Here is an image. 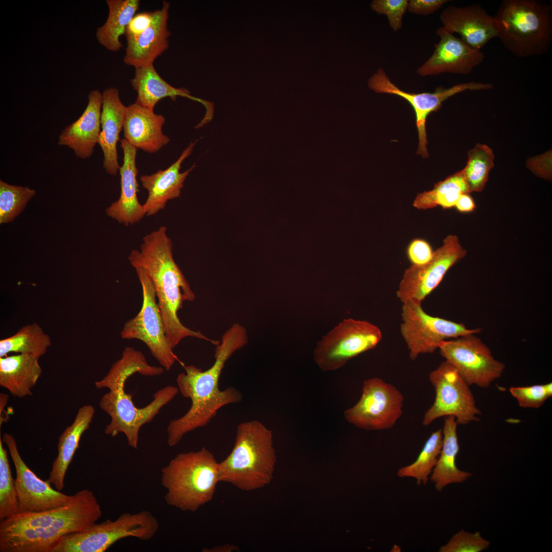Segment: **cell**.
<instances>
[{
	"instance_id": "obj_1",
	"label": "cell",
	"mask_w": 552,
	"mask_h": 552,
	"mask_svg": "<svg viewBox=\"0 0 552 552\" xmlns=\"http://www.w3.org/2000/svg\"><path fill=\"white\" fill-rule=\"evenodd\" d=\"M247 341L245 328L235 323L217 345L211 367L202 371L194 365H183L185 372L178 375L176 383L179 392L191 400V405L184 415L169 423L167 431L169 446L178 444L186 434L206 425L222 407L241 401L242 394L237 389L229 386L220 390L218 383L225 362Z\"/></svg>"
},
{
	"instance_id": "obj_2",
	"label": "cell",
	"mask_w": 552,
	"mask_h": 552,
	"mask_svg": "<svg viewBox=\"0 0 552 552\" xmlns=\"http://www.w3.org/2000/svg\"><path fill=\"white\" fill-rule=\"evenodd\" d=\"M102 514L94 492L83 489L61 507L0 521V551L49 552L61 538L89 527Z\"/></svg>"
},
{
	"instance_id": "obj_3",
	"label": "cell",
	"mask_w": 552,
	"mask_h": 552,
	"mask_svg": "<svg viewBox=\"0 0 552 552\" xmlns=\"http://www.w3.org/2000/svg\"><path fill=\"white\" fill-rule=\"evenodd\" d=\"M172 245L167 228L162 226L143 237L139 249L131 251L129 261L134 268L144 269L151 280L166 334L173 349L187 337L217 344L219 341L185 327L178 317L183 302L193 301L195 295L173 258Z\"/></svg>"
},
{
	"instance_id": "obj_4",
	"label": "cell",
	"mask_w": 552,
	"mask_h": 552,
	"mask_svg": "<svg viewBox=\"0 0 552 552\" xmlns=\"http://www.w3.org/2000/svg\"><path fill=\"white\" fill-rule=\"evenodd\" d=\"M158 373V367L149 364L142 352L128 347L106 376L95 382L97 388L109 389L99 402L100 407L111 418L104 430L106 434L114 437L122 433L126 436L128 445L137 448L141 428L152 421L179 390L173 385L165 386L153 394V399L149 404L139 408L134 405L132 396L125 392V382L135 373L153 377Z\"/></svg>"
},
{
	"instance_id": "obj_5",
	"label": "cell",
	"mask_w": 552,
	"mask_h": 552,
	"mask_svg": "<svg viewBox=\"0 0 552 552\" xmlns=\"http://www.w3.org/2000/svg\"><path fill=\"white\" fill-rule=\"evenodd\" d=\"M275 462L272 431L256 420L242 422L232 451L218 463L220 482L246 492L261 489L272 479Z\"/></svg>"
},
{
	"instance_id": "obj_6",
	"label": "cell",
	"mask_w": 552,
	"mask_h": 552,
	"mask_svg": "<svg viewBox=\"0 0 552 552\" xmlns=\"http://www.w3.org/2000/svg\"><path fill=\"white\" fill-rule=\"evenodd\" d=\"M504 47L521 58L541 56L552 41V6L538 0H503L494 16Z\"/></svg>"
},
{
	"instance_id": "obj_7",
	"label": "cell",
	"mask_w": 552,
	"mask_h": 552,
	"mask_svg": "<svg viewBox=\"0 0 552 552\" xmlns=\"http://www.w3.org/2000/svg\"><path fill=\"white\" fill-rule=\"evenodd\" d=\"M218 463L205 447L180 453L162 469L164 498L170 506L195 512L211 501L220 482Z\"/></svg>"
},
{
	"instance_id": "obj_8",
	"label": "cell",
	"mask_w": 552,
	"mask_h": 552,
	"mask_svg": "<svg viewBox=\"0 0 552 552\" xmlns=\"http://www.w3.org/2000/svg\"><path fill=\"white\" fill-rule=\"evenodd\" d=\"M159 526L157 519L149 511L123 513L114 520L96 523L84 531L64 536L49 552H104L123 538L150 540Z\"/></svg>"
},
{
	"instance_id": "obj_9",
	"label": "cell",
	"mask_w": 552,
	"mask_h": 552,
	"mask_svg": "<svg viewBox=\"0 0 552 552\" xmlns=\"http://www.w3.org/2000/svg\"><path fill=\"white\" fill-rule=\"evenodd\" d=\"M382 338L376 325L365 320L344 319L318 342L314 359L322 371H335L351 359L374 349Z\"/></svg>"
},
{
	"instance_id": "obj_10",
	"label": "cell",
	"mask_w": 552,
	"mask_h": 552,
	"mask_svg": "<svg viewBox=\"0 0 552 552\" xmlns=\"http://www.w3.org/2000/svg\"><path fill=\"white\" fill-rule=\"evenodd\" d=\"M135 269L142 287L143 305L136 315L124 324L121 335L124 339L143 341L159 364L169 371L176 361L181 362L166 335L152 282L144 269Z\"/></svg>"
},
{
	"instance_id": "obj_11",
	"label": "cell",
	"mask_w": 552,
	"mask_h": 552,
	"mask_svg": "<svg viewBox=\"0 0 552 552\" xmlns=\"http://www.w3.org/2000/svg\"><path fill=\"white\" fill-rule=\"evenodd\" d=\"M435 391L432 405L424 416L422 424L428 426L442 417L453 416L458 424L479 421L481 415L469 385L455 368L445 360L429 376Z\"/></svg>"
},
{
	"instance_id": "obj_12",
	"label": "cell",
	"mask_w": 552,
	"mask_h": 552,
	"mask_svg": "<svg viewBox=\"0 0 552 552\" xmlns=\"http://www.w3.org/2000/svg\"><path fill=\"white\" fill-rule=\"evenodd\" d=\"M400 332L415 360L420 354L432 353L442 341L469 334H477L480 329H468L464 324L427 313L422 303L402 304Z\"/></svg>"
},
{
	"instance_id": "obj_13",
	"label": "cell",
	"mask_w": 552,
	"mask_h": 552,
	"mask_svg": "<svg viewBox=\"0 0 552 552\" xmlns=\"http://www.w3.org/2000/svg\"><path fill=\"white\" fill-rule=\"evenodd\" d=\"M404 397L393 385L378 377L365 380L358 401L344 412L355 427L370 430L393 427L402 415Z\"/></svg>"
},
{
	"instance_id": "obj_14",
	"label": "cell",
	"mask_w": 552,
	"mask_h": 552,
	"mask_svg": "<svg viewBox=\"0 0 552 552\" xmlns=\"http://www.w3.org/2000/svg\"><path fill=\"white\" fill-rule=\"evenodd\" d=\"M475 334L443 341L438 349L469 386L486 388L501 377L505 366L494 358L488 347Z\"/></svg>"
},
{
	"instance_id": "obj_15",
	"label": "cell",
	"mask_w": 552,
	"mask_h": 552,
	"mask_svg": "<svg viewBox=\"0 0 552 552\" xmlns=\"http://www.w3.org/2000/svg\"><path fill=\"white\" fill-rule=\"evenodd\" d=\"M467 251L457 236H447L426 263L405 269L396 294L402 304L422 303L440 284L448 270L465 257Z\"/></svg>"
},
{
	"instance_id": "obj_16",
	"label": "cell",
	"mask_w": 552,
	"mask_h": 552,
	"mask_svg": "<svg viewBox=\"0 0 552 552\" xmlns=\"http://www.w3.org/2000/svg\"><path fill=\"white\" fill-rule=\"evenodd\" d=\"M368 85L376 93L398 96L411 105L416 114L419 136L417 153L424 158L428 156L426 131V122L428 116L440 109L445 100L458 93L466 90H489L494 87L491 83L471 81L458 83L449 88L439 86L433 93H408L401 89L393 83L382 68H379L370 78Z\"/></svg>"
},
{
	"instance_id": "obj_17",
	"label": "cell",
	"mask_w": 552,
	"mask_h": 552,
	"mask_svg": "<svg viewBox=\"0 0 552 552\" xmlns=\"http://www.w3.org/2000/svg\"><path fill=\"white\" fill-rule=\"evenodd\" d=\"M16 470L17 498L21 512L34 513L57 508L68 503V495L53 489L48 480L39 478L21 458L15 438L8 433L3 436Z\"/></svg>"
},
{
	"instance_id": "obj_18",
	"label": "cell",
	"mask_w": 552,
	"mask_h": 552,
	"mask_svg": "<svg viewBox=\"0 0 552 552\" xmlns=\"http://www.w3.org/2000/svg\"><path fill=\"white\" fill-rule=\"evenodd\" d=\"M436 34L440 40L431 56L418 68L419 75H468L484 61L485 55L481 50L471 48L442 26L436 30Z\"/></svg>"
},
{
	"instance_id": "obj_19",
	"label": "cell",
	"mask_w": 552,
	"mask_h": 552,
	"mask_svg": "<svg viewBox=\"0 0 552 552\" xmlns=\"http://www.w3.org/2000/svg\"><path fill=\"white\" fill-rule=\"evenodd\" d=\"M440 18L444 29L452 34H458L463 41L476 50H481L497 37L494 17L478 4L464 7L449 6L442 12Z\"/></svg>"
},
{
	"instance_id": "obj_20",
	"label": "cell",
	"mask_w": 552,
	"mask_h": 552,
	"mask_svg": "<svg viewBox=\"0 0 552 552\" xmlns=\"http://www.w3.org/2000/svg\"><path fill=\"white\" fill-rule=\"evenodd\" d=\"M196 142H191L177 160L167 169L141 176L142 186L148 193L143 204L146 216L156 214L165 208L169 200L180 196L186 179L195 167L194 164L188 170L180 172L181 164L191 155Z\"/></svg>"
},
{
	"instance_id": "obj_21",
	"label": "cell",
	"mask_w": 552,
	"mask_h": 552,
	"mask_svg": "<svg viewBox=\"0 0 552 552\" xmlns=\"http://www.w3.org/2000/svg\"><path fill=\"white\" fill-rule=\"evenodd\" d=\"M123 151V163L119 171L121 176L120 197L106 209L109 217L125 225H133L146 215L143 205L137 198L138 170L136 166L137 149L125 139L121 141Z\"/></svg>"
},
{
	"instance_id": "obj_22",
	"label": "cell",
	"mask_w": 552,
	"mask_h": 552,
	"mask_svg": "<svg viewBox=\"0 0 552 552\" xmlns=\"http://www.w3.org/2000/svg\"><path fill=\"white\" fill-rule=\"evenodd\" d=\"M170 4L163 1L160 9L156 10V16L151 25L141 34L126 36L127 46L124 62L135 68L153 64L155 60L169 46L171 35L168 29Z\"/></svg>"
},
{
	"instance_id": "obj_23",
	"label": "cell",
	"mask_w": 552,
	"mask_h": 552,
	"mask_svg": "<svg viewBox=\"0 0 552 552\" xmlns=\"http://www.w3.org/2000/svg\"><path fill=\"white\" fill-rule=\"evenodd\" d=\"M102 104V93L97 89L91 91L84 111L76 121L62 130L58 145L71 149L78 158H88L98 144L101 132Z\"/></svg>"
},
{
	"instance_id": "obj_24",
	"label": "cell",
	"mask_w": 552,
	"mask_h": 552,
	"mask_svg": "<svg viewBox=\"0 0 552 552\" xmlns=\"http://www.w3.org/2000/svg\"><path fill=\"white\" fill-rule=\"evenodd\" d=\"M102 95L101 127L98 144L104 156L103 166L111 175L120 169L117 145L120 133L123 129L127 111L121 101L119 90L115 87L105 89Z\"/></svg>"
},
{
	"instance_id": "obj_25",
	"label": "cell",
	"mask_w": 552,
	"mask_h": 552,
	"mask_svg": "<svg viewBox=\"0 0 552 552\" xmlns=\"http://www.w3.org/2000/svg\"><path fill=\"white\" fill-rule=\"evenodd\" d=\"M165 119L162 114L134 103L127 106L123 127L124 136L136 149L152 153L169 143L162 127Z\"/></svg>"
},
{
	"instance_id": "obj_26",
	"label": "cell",
	"mask_w": 552,
	"mask_h": 552,
	"mask_svg": "<svg viewBox=\"0 0 552 552\" xmlns=\"http://www.w3.org/2000/svg\"><path fill=\"white\" fill-rule=\"evenodd\" d=\"M95 412L92 405L81 406L73 423L65 428L58 439V454L47 479L58 491H62L64 487V478L68 466L79 447L82 434L89 428Z\"/></svg>"
},
{
	"instance_id": "obj_27",
	"label": "cell",
	"mask_w": 552,
	"mask_h": 552,
	"mask_svg": "<svg viewBox=\"0 0 552 552\" xmlns=\"http://www.w3.org/2000/svg\"><path fill=\"white\" fill-rule=\"evenodd\" d=\"M39 359L24 354L0 357L1 386L14 397L32 396V389L42 373Z\"/></svg>"
},
{
	"instance_id": "obj_28",
	"label": "cell",
	"mask_w": 552,
	"mask_h": 552,
	"mask_svg": "<svg viewBox=\"0 0 552 552\" xmlns=\"http://www.w3.org/2000/svg\"><path fill=\"white\" fill-rule=\"evenodd\" d=\"M130 83L137 93L135 103L152 111L162 99L170 97L175 100L177 96L200 102L206 109L211 105L209 102L191 96L187 89L171 86L159 76L153 64L135 68L134 76L130 80Z\"/></svg>"
},
{
	"instance_id": "obj_29",
	"label": "cell",
	"mask_w": 552,
	"mask_h": 552,
	"mask_svg": "<svg viewBox=\"0 0 552 552\" xmlns=\"http://www.w3.org/2000/svg\"><path fill=\"white\" fill-rule=\"evenodd\" d=\"M457 424L454 417H445L442 430V448L430 477L436 490L439 492L449 484L465 481L472 475L469 472L459 470L456 465V458L459 450Z\"/></svg>"
},
{
	"instance_id": "obj_30",
	"label": "cell",
	"mask_w": 552,
	"mask_h": 552,
	"mask_svg": "<svg viewBox=\"0 0 552 552\" xmlns=\"http://www.w3.org/2000/svg\"><path fill=\"white\" fill-rule=\"evenodd\" d=\"M108 15L103 26L98 28L96 37L107 50L117 52L123 47L120 37L125 35L128 25L139 10V0H107Z\"/></svg>"
},
{
	"instance_id": "obj_31",
	"label": "cell",
	"mask_w": 552,
	"mask_h": 552,
	"mask_svg": "<svg viewBox=\"0 0 552 552\" xmlns=\"http://www.w3.org/2000/svg\"><path fill=\"white\" fill-rule=\"evenodd\" d=\"M471 192L461 170L435 183L432 190L418 194L413 206L419 210L432 209L438 205L443 209H450L455 206L462 194Z\"/></svg>"
},
{
	"instance_id": "obj_32",
	"label": "cell",
	"mask_w": 552,
	"mask_h": 552,
	"mask_svg": "<svg viewBox=\"0 0 552 552\" xmlns=\"http://www.w3.org/2000/svg\"><path fill=\"white\" fill-rule=\"evenodd\" d=\"M51 344L49 335L34 323L22 326L14 334L0 340V357L14 352L40 358Z\"/></svg>"
},
{
	"instance_id": "obj_33",
	"label": "cell",
	"mask_w": 552,
	"mask_h": 552,
	"mask_svg": "<svg viewBox=\"0 0 552 552\" xmlns=\"http://www.w3.org/2000/svg\"><path fill=\"white\" fill-rule=\"evenodd\" d=\"M442 430L433 432L425 442L417 459L412 464L402 467L397 472L400 477L416 479L418 485H426L428 476L435 467L442 446Z\"/></svg>"
},
{
	"instance_id": "obj_34",
	"label": "cell",
	"mask_w": 552,
	"mask_h": 552,
	"mask_svg": "<svg viewBox=\"0 0 552 552\" xmlns=\"http://www.w3.org/2000/svg\"><path fill=\"white\" fill-rule=\"evenodd\" d=\"M466 167L462 170L471 192H481L488 179L490 170L494 166V155L487 145L477 144L468 152Z\"/></svg>"
},
{
	"instance_id": "obj_35",
	"label": "cell",
	"mask_w": 552,
	"mask_h": 552,
	"mask_svg": "<svg viewBox=\"0 0 552 552\" xmlns=\"http://www.w3.org/2000/svg\"><path fill=\"white\" fill-rule=\"evenodd\" d=\"M21 513L7 451L0 437V521Z\"/></svg>"
},
{
	"instance_id": "obj_36",
	"label": "cell",
	"mask_w": 552,
	"mask_h": 552,
	"mask_svg": "<svg viewBox=\"0 0 552 552\" xmlns=\"http://www.w3.org/2000/svg\"><path fill=\"white\" fill-rule=\"evenodd\" d=\"M36 192L0 180V223L11 222L24 209Z\"/></svg>"
},
{
	"instance_id": "obj_37",
	"label": "cell",
	"mask_w": 552,
	"mask_h": 552,
	"mask_svg": "<svg viewBox=\"0 0 552 552\" xmlns=\"http://www.w3.org/2000/svg\"><path fill=\"white\" fill-rule=\"evenodd\" d=\"M511 394L523 408H538L552 396V383L527 386H512Z\"/></svg>"
},
{
	"instance_id": "obj_38",
	"label": "cell",
	"mask_w": 552,
	"mask_h": 552,
	"mask_svg": "<svg viewBox=\"0 0 552 552\" xmlns=\"http://www.w3.org/2000/svg\"><path fill=\"white\" fill-rule=\"evenodd\" d=\"M490 542L479 532L474 533L463 530L454 535L449 542L441 547L440 552H480L487 549Z\"/></svg>"
},
{
	"instance_id": "obj_39",
	"label": "cell",
	"mask_w": 552,
	"mask_h": 552,
	"mask_svg": "<svg viewBox=\"0 0 552 552\" xmlns=\"http://www.w3.org/2000/svg\"><path fill=\"white\" fill-rule=\"evenodd\" d=\"M407 0H375L370 6L379 14L385 15L390 28L395 32L402 27L403 16L407 10Z\"/></svg>"
},
{
	"instance_id": "obj_40",
	"label": "cell",
	"mask_w": 552,
	"mask_h": 552,
	"mask_svg": "<svg viewBox=\"0 0 552 552\" xmlns=\"http://www.w3.org/2000/svg\"><path fill=\"white\" fill-rule=\"evenodd\" d=\"M433 252L430 244L420 239L413 240L408 246L407 254L412 265H421L431 260Z\"/></svg>"
},
{
	"instance_id": "obj_41",
	"label": "cell",
	"mask_w": 552,
	"mask_h": 552,
	"mask_svg": "<svg viewBox=\"0 0 552 552\" xmlns=\"http://www.w3.org/2000/svg\"><path fill=\"white\" fill-rule=\"evenodd\" d=\"M156 12L155 10L136 14L127 26L125 35L126 37L135 36L141 34L151 25L156 16Z\"/></svg>"
},
{
	"instance_id": "obj_42",
	"label": "cell",
	"mask_w": 552,
	"mask_h": 552,
	"mask_svg": "<svg viewBox=\"0 0 552 552\" xmlns=\"http://www.w3.org/2000/svg\"><path fill=\"white\" fill-rule=\"evenodd\" d=\"M448 0H410L407 11L416 15H428L441 9Z\"/></svg>"
},
{
	"instance_id": "obj_43",
	"label": "cell",
	"mask_w": 552,
	"mask_h": 552,
	"mask_svg": "<svg viewBox=\"0 0 552 552\" xmlns=\"http://www.w3.org/2000/svg\"><path fill=\"white\" fill-rule=\"evenodd\" d=\"M454 207L461 212L466 213L473 211L475 205L469 194H463L458 198Z\"/></svg>"
},
{
	"instance_id": "obj_44",
	"label": "cell",
	"mask_w": 552,
	"mask_h": 552,
	"mask_svg": "<svg viewBox=\"0 0 552 552\" xmlns=\"http://www.w3.org/2000/svg\"><path fill=\"white\" fill-rule=\"evenodd\" d=\"M240 549L237 546L226 544L223 545L214 546L209 549L204 548L203 551L205 552H233L240 551Z\"/></svg>"
}]
</instances>
